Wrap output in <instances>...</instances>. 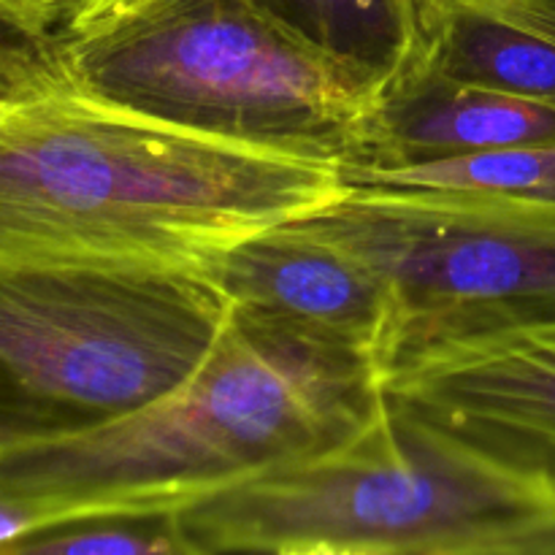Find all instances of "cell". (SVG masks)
Instances as JSON below:
<instances>
[{
	"instance_id": "cell-16",
	"label": "cell",
	"mask_w": 555,
	"mask_h": 555,
	"mask_svg": "<svg viewBox=\"0 0 555 555\" xmlns=\"http://www.w3.org/2000/svg\"><path fill=\"white\" fill-rule=\"evenodd\" d=\"M112 3H119V0H68V16H65V22L79 20V16L92 14V11H98V9H106V5H112Z\"/></svg>"
},
{
	"instance_id": "cell-1",
	"label": "cell",
	"mask_w": 555,
	"mask_h": 555,
	"mask_svg": "<svg viewBox=\"0 0 555 555\" xmlns=\"http://www.w3.org/2000/svg\"><path fill=\"white\" fill-rule=\"evenodd\" d=\"M345 193L339 163L171 128L85 95L63 70L0 103V266L68 255L204 266Z\"/></svg>"
},
{
	"instance_id": "cell-2",
	"label": "cell",
	"mask_w": 555,
	"mask_h": 555,
	"mask_svg": "<svg viewBox=\"0 0 555 555\" xmlns=\"http://www.w3.org/2000/svg\"><path fill=\"white\" fill-rule=\"evenodd\" d=\"M385 401L377 363L231 304L179 388L117 421L0 439V493L43 531L108 515H177L238 480L320 453Z\"/></svg>"
},
{
	"instance_id": "cell-10",
	"label": "cell",
	"mask_w": 555,
	"mask_h": 555,
	"mask_svg": "<svg viewBox=\"0 0 555 555\" xmlns=\"http://www.w3.org/2000/svg\"><path fill=\"white\" fill-rule=\"evenodd\" d=\"M410 60L555 106V3L477 0L444 5L417 20Z\"/></svg>"
},
{
	"instance_id": "cell-8",
	"label": "cell",
	"mask_w": 555,
	"mask_h": 555,
	"mask_svg": "<svg viewBox=\"0 0 555 555\" xmlns=\"http://www.w3.org/2000/svg\"><path fill=\"white\" fill-rule=\"evenodd\" d=\"M228 301L296 334L361 352L383 374L390 301L377 271L307 217L236 238L204 263Z\"/></svg>"
},
{
	"instance_id": "cell-4",
	"label": "cell",
	"mask_w": 555,
	"mask_h": 555,
	"mask_svg": "<svg viewBox=\"0 0 555 555\" xmlns=\"http://www.w3.org/2000/svg\"><path fill=\"white\" fill-rule=\"evenodd\" d=\"M85 95L255 150L356 166L383 76L271 0H119L52 38Z\"/></svg>"
},
{
	"instance_id": "cell-17",
	"label": "cell",
	"mask_w": 555,
	"mask_h": 555,
	"mask_svg": "<svg viewBox=\"0 0 555 555\" xmlns=\"http://www.w3.org/2000/svg\"><path fill=\"white\" fill-rule=\"evenodd\" d=\"M455 3H477V0H412V11H415V22L421 16L431 14V11L444 9V5H455ZM545 3H555V0H545Z\"/></svg>"
},
{
	"instance_id": "cell-12",
	"label": "cell",
	"mask_w": 555,
	"mask_h": 555,
	"mask_svg": "<svg viewBox=\"0 0 555 555\" xmlns=\"http://www.w3.org/2000/svg\"><path fill=\"white\" fill-rule=\"evenodd\" d=\"M14 553L47 555H188L173 515L87 518L30 537Z\"/></svg>"
},
{
	"instance_id": "cell-11",
	"label": "cell",
	"mask_w": 555,
	"mask_h": 555,
	"mask_svg": "<svg viewBox=\"0 0 555 555\" xmlns=\"http://www.w3.org/2000/svg\"><path fill=\"white\" fill-rule=\"evenodd\" d=\"M347 188L499 193L555 201V144L499 146L439 160L345 173Z\"/></svg>"
},
{
	"instance_id": "cell-15",
	"label": "cell",
	"mask_w": 555,
	"mask_h": 555,
	"mask_svg": "<svg viewBox=\"0 0 555 555\" xmlns=\"http://www.w3.org/2000/svg\"><path fill=\"white\" fill-rule=\"evenodd\" d=\"M43 518L36 507L14 496L0 493V553H14L30 537L41 534Z\"/></svg>"
},
{
	"instance_id": "cell-5",
	"label": "cell",
	"mask_w": 555,
	"mask_h": 555,
	"mask_svg": "<svg viewBox=\"0 0 555 555\" xmlns=\"http://www.w3.org/2000/svg\"><path fill=\"white\" fill-rule=\"evenodd\" d=\"M228 314L198 263L68 255L0 266V439L144 410L204 363Z\"/></svg>"
},
{
	"instance_id": "cell-9",
	"label": "cell",
	"mask_w": 555,
	"mask_h": 555,
	"mask_svg": "<svg viewBox=\"0 0 555 555\" xmlns=\"http://www.w3.org/2000/svg\"><path fill=\"white\" fill-rule=\"evenodd\" d=\"M551 144H555L553 103L455 79L421 60H406L379 87L363 152L345 173L499 146Z\"/></svg>"
},
{
	"instance_id": "cell-19",
	"label": "cell",
	"mask_w": 555,
	"mask_h": 555,
	"mask_svg": "<svg viewBox=\"0 0 555 555\" xmlns=\"http://www.w3.org/2000/svg\"><path fill=\"white\" fill-rule=\"evenodd\" d=\"M0 30H3V27H0ZM3 33H5V30H3Z\"/></svg>"
},
{
	"instance_id": "cell-6",
	"label": "cell",
	"mask_w": 555,
	"mask_h": 555,
	"mask_svg": "<svg viewBox=\"0 0 555 555\" xmlns=\"http://www.w3.org/2000/svg\"><path fill=\"white\" fill-rule=\"evenodd\" d=\"M361 255L390 301L383 379L428 352L555 325V201L347 188L307 217Z\"/></svg>"
},
{
	"instance_id": "cell-13",
	"label": "cell",
	"mask_w": 555,
	"mask_h": 555,
	"mask_svg": "<svg viewBox=\"0 0 555 555\" xmlns=\"http://www.w3.org/2000/svg\"><path fill=\"white\" fill-rule=\"evenodd\" d=\"M60 74L52 43L27 41V38H0V103L43 85Z\"/></svg>"
},
{
	"instance_id": "cell-18",
	"label": "cell",
	"mask_w": 555,
	"mask_h": 555,
	"mask_svg": "<svg viewBox=\"0 0 555 555\" xmlns=\"http://www.w3.org/2000/svg\"><path fill=\"white\" fill-rule=\"evenodd\" d=\"M553 496H555V488H553Z\"/></svg>"
},
{
	"instance_id": "cell-3",
	"label": "cell",
	"mask_w": 555,
	"mask_h": 555,
	"mask_svg": "<svg viewBox=\"0 0 555 555\" xmlns=\"http://www.w3.org/2000/svg\"><path fill=\"white\" fill-rule=\"evenodd\" d=\"M188 555H555V496L385 393L352 437L179 509Z\"/></svg>"
},
{
	"instance_id": "cell-7",
	"label": "cell",
	"mask_w": 555,
	"mask_h": 555,
	"mask_svg": "<svg viewBox=\"0 0 555 555\" xmlns=\"http://www.w3.org/2000/svg\"><path fill=\"white\" fill-rule=\"evenodd\" d=\"M390 401L555 488V325L444 347L393 369Z\"/></svg>"
},
{
	"instance_id": "cell-14",
	"label": "cell",
	"mask_w": 555,
	"mask_h": 555,
	"mask_svg": "<svg viewBox=\"0 0 555 555\" xmlns=\"http://www.w3.org/2000/svg\"><path fill=\"white\" fill-rule=\"evenodd\" d=\"M68 16V0H0V27L9 36L49 43Z\"/></svg>"
}]
</instances>
